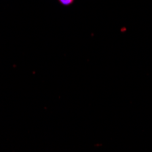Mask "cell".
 Masks as SVG:
<instances>
[{
	"label": "cell",
	"instance_id": "6da1fadb",
	"mask_svg": "<svg viewBox=\"0 0 152 152\" xmlns=\"http://www.w3.org/2000/svg\"><path fill=\"white\" fill-rule=\"evenodd\" d=\"M59 1H60L63 5L67 6V5H70V4L73 2V0H59Z\"/></svg>",
	"mask_w": 152,
	"mask_h": 152
}]
</instances>
